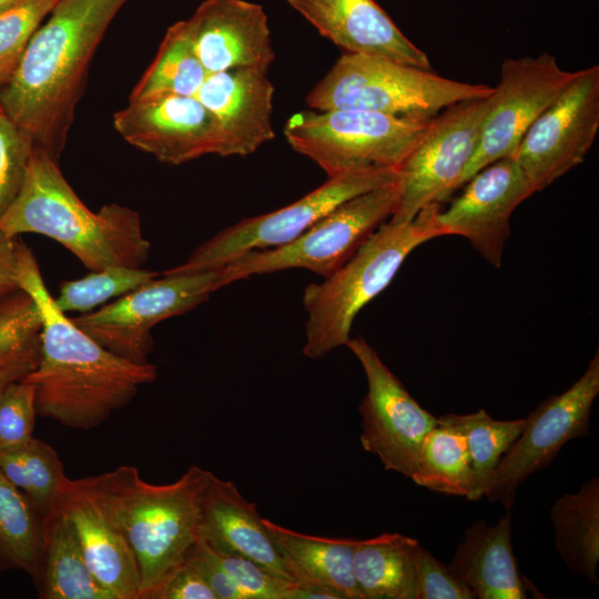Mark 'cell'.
Returning <instances> with one entry per match:
<instances>
[{"label": "cell", "instance_id": "obj_1", "mask_svg": "<svg viewBox=\"0 0 599 599\" xmlns=\"http://www.w3.org/2000/svg\"><path fill=\"white\" fill-rule=\"evenodd\" d=\"M19 282L20 288L35 298L43 318L39 362L22 378L34 386L40 416L64 427L90 430L126 406L141 386L156 379V366L113 354L58 308L24 243Z\"/></svg>", "mask_w": 599, "mask_h": 599}, {"label": "cell", "instance_id": "obj_2", "mask_svg": "<svg viewBox=\"0 0 599 599\" xmlns=\"http://www.w3.org/2000/svg\"><path fill=\"white\" fill-rule=\"evenodd\" d=\"M128 0H58L0 87L6 114L55 160L64 148L94 51Z\"/></svg>", "mask_w": 599, "mask_h": 599}, {"label": "cell", "instance_id": "obj_3", "mask_svg": "<svg viewBox=\"0 0 599 599\" xmlns=\"http://www.w3.org/2000/svg\"><path fill=\"white\" fill-rule=\"evenodd\" d=\"M211 474L192 465L177 480L156 485L145 481L136 467L123 465L78 479L132 548L141 578L139 599H152L199 540L201 498Z\"/></svg>", "mask_w": 599, "mask_h": 599}, {"label": "cell", "instance_id": "obj_4", "mask_svg": "<svg viewBox=\"0 0 599 599\" xmlns=\"http://www.w3.org/2000/svg\"><path fill=\"white\" fill-rule=\"evenodd\" d=\"M0 233L47 236L90 271L143 267L151 250L136 211L110 203L93 212L64 179L58 160L37 146L19 194L0 217Z\"/></svg>", "mask_w": 599, "mask_h": 599}, {"label": "cell", "instance_id": "obj_5", "mask_svg": "<svg viewBox=\"0 0 599 599\" xmlns=\"http://www.w3.org/2000/svg\"><path fill=\"white\" fill-rule=\"evenodd\" d=\"M439 210L432 204L409 222L386 221L338 270L305 288L306 357L317 359L346 345L358 312L389 285L406 257L423 243L445 236Z\"/></svg>", "mask_w": 599, "mask_h": 599}, {"label": "cell", "instance_id": "obj_6", "mask_svg": "<svg viewBox=\"0 0 599 599\" xmlns=\"http://www.w3.org/2000/svg\"><path fill=\"white\" fill-rule=\"evenodd\" d=\"M494 88L455 81L386 58L345 52L311 90L312 110H364L430 120L461 101L487 98Z\"/></svg>", "mask_w": 599, "mask_h": 599}, {"label": "cell", "instance_id": "obj_7", "mask_svg": "<svg viewBox=\"0 0 599 599\" xmlns=\"http://www.w3.org/2000/svg\"><path fill=\"white\" fill-rule=\"evenodd\" d=\"M430 120L364 110H305L285 123L291 148L327 176L372 169H397L419 142Z\"/></svg>", "mask_w": 599, "mask_h": 599}, {"label": "cell", "instance_id": "obj_8", "mask_svg": "<svg viewBox=\"0 0 599 599\" xmlns=\"http://www.w3.org/2000/svg\"><path fill=\"white\" fill-rule=\"evenodd\" d=\"M396 181L339 204L292 242L241 255L223 268L224 286L252 275L304 268L324 278L338 270L395 210Z\"/></svg>", "mask_w": 599, "mask_h": 599}, {"label": "cell", "instance_id": "obj_9", "mask_svg": "<svg viewBox=\"0 0 599 599\" xmlns=\"http://www.w3.org/2000/svg\"><path fill=\"white\" fill-rule=\"evenodd\" d=\"M397 180V169H372L328 176L297 201L231 225L199 245L187 260L164 274L217 268L252 251L285 245L345 201Z\"/></svg>", "mask_w": 599, "mask_h": 599}, {"label": "cell", "instance_id": "obj_10", "mask_svg": "<svg viewBox=\"0 0 599 599\" xmlns=\"http://www.w3.org/2000/svg\"><path fill=\"white\" fill-rule=\"evenodd\" d=\"M224 286L223 268L164 274L93 312L71 318L113 354L149 363L152 329L159 323L194 309Z\"/></svg>", "mask_w": 599, "mask_h": 599}, {"label": "cell", "instance_id": "obj_11", "mask_svg": "<svg viewBox=\"0 0 599 599\" xmlns=\"http://www.w3.org/2000/svg\"><path fill=\"white\" fill-rule=\"evenodd\" d=\"M489 106L490 95L466 100L432 119L419 142L397 167V201L390 222H409L420 210L439 204L459 189Z\"/></svg>", "mask_w": 599, "mask_h": 599}, {"label": "cell", "instance_id": "obj_12", "mask_svg": "<svg viewBox=\"0 0 599 599\" xmlns=\"http://www.w3.org/2000/svg\"><path fill=\"white\" fill-rule=\"evenodd\" d=\"M576 75L577 71L561 69L556 57L549 53L505 59L500 81L490 95V106L459 187L485 166L511 156L526 131Z\"/></svg>", "mask_w": 599, "mask_h": 599}, {"label": "cell", "instance_id": "obj_13", "mask_svg": "<svg viewBox=\"0 0 599 599\" xmlns=\"http://www.w3.org/2000/svg\"><path fill=\"white\" fill-rule=\"evenodd\" d=\"M599 394V352L581 377L559 395L541 402L500 459L485 496L511 509L516 491L530 475L547 467L568 441L587 436L592 404Z\"/></svg>", "mask_w": 599, "mask_h": 599}, {"label": "cell", "instance_id": "obj_14", "mask_svg": "<svg viewBox=\"0 0 599 599\" xmlns=\"http://www.w3.org/2000/svg\"><path fill=\"white\" fill-rule=\"evenodd\" d=\"M599 130V67L577 71L562 93L536 119L512 156L536 192L578 166Z\"/></svg>", "mask_w": 599, "mask_h": 599}, {"label": "cell", "instance_id": "obj_15", "mask_svg": "<svg viewBox=\"0 0 599 599\" xmlns=\"http://www.w3.org/2000/svg\"><path fill=\"white\" fill-rule=\"evenodd\" d=\"M346 346L358 359L367 393L358 406L363 448L376 455L386 470L412 478L426 434L437 417L424 409L383 363L365 338H349Z\"/></svg>", "mask_w": 599, "mask_h": 599}, {"label": "cell", "instance_id": "obj_16", "mask_svg": "<svg viewBox=\"0 0 599 599\" xmlns=\"http://www.w3.org/2000/svg\"><path fill=\"white\" fill-rule=\"evenodd\" d=\"M113 126L128 143L166 164L221 154L219 125L195 95L129 101L113 115Z\"/></svg>", "mask_w": 599, "mask_h": 599}, {"label": "cell", "instance_id": "obj_17", "mask_svg": "<svg viewBox=\"0 0 599 599\" xmlns=\"http://www.w3.org/2000/svg\"><path fill=\"white\" fill-rule=\"evenodd\" d=\"M437 220L445 235H460L493 266L500 267L515 209L536 193L516 159L502 158L466 183ZM464 184V185H465Z\"/></svg>", "mask_w": 599, "mask_h": 599}, {"label": "cell", "instance_id": "obj_18", "mask_svg": "<svg viewBox=\"0 0 599 599\" xmlns=\"http://www.w3.org/2000/svg\"><path fill=\"white\" fill-rule=\"evenodd\" d=\"M182 23L207 74L242 68L268 70L275 59L268 18L258 3L205 0Z\"/></svg>", "mask_w": 599, "mask_h": 599}, {"label": "cell", "instance_id": "obj_19", "mask_svg": "<svg viewBox=\"0 0 599 599\" xmlns=\"http://www.w3.org/2000/svg\"><path fill=\"white\" fill-rule=\"evenodd\" d=\"M195 97L219 125L220 156H247L275 138L274 85L267 70L242 68L207 74Z\"/></svg>", "mask_w": 599, "mask_h": 599}, {"label": "cell", "instance_id": "obj_20", "mask_svg": "<svg viewBox=\"0 0 599 599\" xmlns=\"http://www.w3.org/2000/svg\"><path fill=\"white\" fill-rule=\"evenodd\" d=\"M315 29L346 52L386 58L432 70L417 48L375 0H286Z\"/></svg>", "mask_w": 599, "mask_h": 599}, {"label": "cell", "instance_id": "obj_21", "mask_svg": "<svg viewBox=\"0 0 599 599\" xmlns=\"http://www.w3.org/2000/svg\"><path fill=\"white\" fill-rule=\"evenodd\" d=\"M199 539L217 552L243 556L275 576L297 583L256 505L247 500L232 480L221 479L213 473L201 498Z\"/></svg>", "mask_w": 599, "mask_h": 599}, {"label": "cell", "instance_id": "obj_22", "mask_svg": "<svg viewBox=\"0 0 599 599\" xmlns=\"http://www.w3.org/2000/svg\"><path fill=\"white\" fill-rule=\"evenodd\" d=\"M55 506L70 520L84 560L101 587L112 599H139L141 578L132 548L78 479L67 478Z\"/></svg>", "mask_w": 599, "mask_h": 599}, {"label": "cell", "instance_id": "obj_23", "mask_svg": "<svg viewBox=\"0 0 599 599\" xmlns=\"http://www.w3.org/2000/svg\"><path fill=\"white\" fill-rule=\"evenodd\" d=\"M511 524L510 509L493 526L479 519L466 529L464 540L455 551L448 567L476 598H527L526 585L512 554Z\"/></svg>", "mask_w": 599, "mask_h": 599}, {"label": "cell", "instance_id": "obj_24", "mask_svg": "<svg viewBox=\"0 0 599 599\" xmlns=\"http://www.w3.org/2000/svg\"><path fill=\"white\" fill-rule=\"evenodd\" d=\"M297 583L336 592L341 599H363L353 572L357 539L306 535L264 518Z\"/></svg>", "mask_w": 599, "mask_h": 599}, {"label": "cell", "instance_id": "obj_25", "mask_svg": "<svg viewBox=\"0 0 599 599\" xmlns=\"http://www.w3.org/2000/svg\"><path fill=\"white\" fill-rule=\"evenodd\" d=\"M40 599H112L91 573L68 517L54 506L43 517Z\"/></svg>", "mask_w": 599, "mask_h": 599}, {"label": "cell", "instance_id": "obj_26", "mask_svg": "<svg viewBox=\"0 0 599 599\" xmlns=\"http://www.w3.org/2000/svg\"><path fill=\"white\" fill-rule=\"evenodd\" d=\"M418 544L399 532L357 539L353 572L363 599H417L414 552Z\"/></svg>", "mask_w": 599, "mask_h": 599}, {"label": "cell", "instance_id": "obj_27", "mask_svg": "<svg viewBox=\"0 0 599 599\" xmlns=\"http://www.w3.org/2000/svg\"><path fill=\"white\" fill-rule=\"evenodd\" d=\"M550 519L555 546L569 570L598 583L599 480L591 478L575 493L556 500Z\"/></svg>", "mask_w": 599, "mask_h": 599}, {"label": "cell", "instance_id": "obj_28", "mask_svg": "<svg viewBox=\"0 0 599 599\" xmlns=\"http://www.w3.org/2000/svg\"><path fill=\"white\" fill-rule=\"evenodd\" d=\"M43 516L0 471V570H20L37 582Z\"/></svg>", "mask_w": 599, "mask_h": 599}, {"label": "cell", "instance_id": "obj_29", "mask_svg": "<svg viewBox=\"0 0 599 599\" xmlns=\"http://www.w3.org/2000/svg\"><path fill=\"white\" fill-rule=\"evenodd\" d=\"M410 479L433 491L469 496L473 471L467 440L443 416L437 417V424L426 434Z\"/></svg>", "mask_w": 599, "mask_h": 599}, {"label": "cell", "instance_id": "obj_30", "mask_svg": "<svg viewBox=\"0 0 599 599\" xmlns=\"http://www.w3.org/2000/svg\"><path fill=\"white\" fill-rule=\"evenodd\" d=\"M206 77L182 21H177L166 30L154 60L132 90L129 101L166 94L194 97Z\"/></svg>", "mask_w": 599, "mask_h": 599}, {"label": "cell", "instance_id": "obj_31", "mask_svg": "<svg viewBox=\"0 0 599 599\" xmlns=\"http://www.w3.org/2000/svg\"><path fill=\"white\" fill-rule=\"evenodd\" d=\"M466 437L473 471L468 500L483 498L500 459L521 434L526 418L494 419L485 409L467 415L443 416Z\"/></svg>", "mask_w": 599, "mask_h": 599}, {"label": "cell", "instance_id": "obj_32", "mask_svg": "<svg viewBox=\"0 0 599 599\" xmlns=\"http://www.w3.org/2000/svg\"><path fill=\"white\" fill-rule=\"evenodd\" d=\"M43 318L35 298L19 288L0 301V368H35L41 351Z\"/></svg>", "mask_w": 599, "mask_h": 599}, {"label": "cell", "instance_id": "obj_33", "mask_svg": "<svg viewBox=\"0 0 599 599\" xmlns=\"http://www.w3.org/2000/svg\"><path fill=\"white\" fill-rule=\"evenodd\" d=\"M161 273L126 266L112 265L59 285V294L54 298L58 308L64 314L69 312L90 313L100 305L116 300L153 278Z\"/></svg>", "mask_w": 599, "mask_h": 599}, {"label": "cell", "instance_id": "obj_34", "mask_svg": "<svg viewBox=\"0 0 599 599\" xmlns=\"http://www.w3.org/2000/svg\"><path fill=\"white\" fill-rule=\"evenodd\" d=\"M58 0H13L0 9V87L4 84L41 21Z\"/></svg>", "mask_w": 599, "mask_h": 599}, {"label": "cell", "instance_id": "obj_35", "mask_svg": "<svg viewBox=\"0 0 599 599\" xmlns=\"http://www.w3.org/2000/svg\"><path fill=\"white\" fill-rule=\"evenodd\" d=\"M26 474V496L44 517L54 506L67 476L55 449L32 437L17 448Z\"/></svg>", "mask_w": 599, "mask_h": 599}, {"label": "cell", "instance_id": "obj_36", "mask_svg": "<svg viewBox=\"0 0 599 599\" xmlns=\"http://www.w3.org/2000/svg\"><path fill=\"white\" fill-rule=\"evenodd\" d=\"M33 143L0 105V217L19 194Z\"/></svg>", "mask_w": 599, "mask_h": 599}, {"label": "cell", "instance_id": "obj_37", "mask_svg": "<svg viewBox=\"0 0 599 599\" xmlns=\"http://www.w3.org/2000/svg\"><path fill=\"white\" fill-rule=\"evenodd\" d=\"M37 405L34 386L18 379L0 390V449L18 448L33 437Z\"/></svg>", "mask_w": 599, "mask_h": 599}, {"label": "cell", "instance_id": "obj_38", "mask_svg": "<svg viewBox=\"0 0 599 599\" xmlns=\"http://www.w3.org/2000/svg\"><path fill=\"white\" fill-rule=\"evenodd\" d=\"M215 554L244 599H292L295 582L275 576L243 556L217 551Z\"/></svg>", "mask_w": 599, "mask_h": 599}, {"label": "cell", "instance_id": "obj_39", "mask_svg": "<svg viewBox=\"0 0 599 599\" xmlns=\"http://www.w3.org/2000/svg\"><path fill=\"white\" fill-rule=\"evenodd\" d=\"M414 561L417 578V599H475L474 591L457 579L449 567L436 559L419 544Z\"/></svg>", "mask_w": 599, "mask_h": 599}, {"label": "cell", "instance_id": "obj_40", "mask_svg": "<svg viewBox=\"0 0 599 599\" xmlns=\"http://www.w3.org/2000/svg\"><path fill=\"white\" fill-rule=\"evenodd\" d=\"M200 570L216 599H244L242 592L220 564L215 551L199 539L187 557Z\"/></svg>", "mask_w": 599, "mask_h": 599}, {"label": "cell", "instance_id": "obj_41", "mask_svg": "<svg viewBox=\"0 0 599 599\" xmlns=\"http://www.w3.org/2000/svg\"><path fill=\"white\" fill-rule=\"evenodd\" d=\"M152 599H216L196 566L187 558Z\"/></svg>", "mask_w": 599, "mask_h": 599}, {"label": "cell", "instance_id": "obj_42", "mask_svg": "<svg viewBox=\"0 0 599 599\" xmlns=\"http://www.w3.org/2000/svg\"><path fill=\"white\" fill-rule=\"evenodd\" d=\"M22 242L0 233V301L20 288L19 264Z\"/></svg>", "mask_w": 599, "mask_h": 599}, {"label": "cell", "instance_id": "obj_43", "mask_svg": "<svg viewBox=\"0 0 599 599\" xmlns=\"http://www.w3.org/2000/svg\"><path fill=\"white\" fill-rule=\"evenodd\" d=\"M33 368L28 366H13L0 368V390L6 387L9 383L23 378Z\"/></svg>", "mask_w": 599, "mask_h": 599}, {"label": "cell", "instance_id": "obj_44", "mask_svg": "<svg viewBox=\"0 0 599 599\" xmlns=\"http://www.w3.org/2000/svg\"><path fill=\"white\" fill-rule=\"evenodd\" d=\"M13 0H0V9L12 2Z\"/></svg>", "mask_w": 599, "mask_h": 599}, {"label": "cell", "instance_id": "obj_45", "mask_svg": "<svg viewBox=\"0 0 599 599\" xmlns=\"http://www.w3.org/2000/svg\"><path fill=\"white\" fill-rule=\"evenodd\" d=\"M1 105V104H0Z\"/></svg>", "mask_w": 599, "mask_h": 599}]
</instances>
